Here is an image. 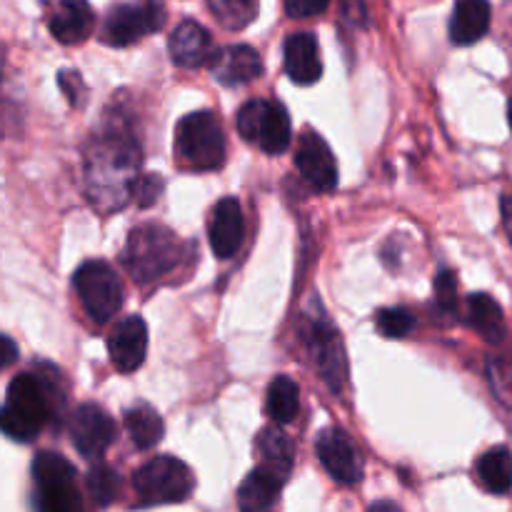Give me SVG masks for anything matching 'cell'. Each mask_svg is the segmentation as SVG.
I'll use <instances>...</instances> for the list:
<instances>
[{
  "instance_id": "obj_15",
  "label": "cell",
  "mask_w": 512,
  "mask_h": 512,
  "mask_svg": "<svg viewBox=\"0 0 512 512\" xmlns=\"http://www.w3.org/2000/svg\"><path fill=\"white\" fill-rule=\"evenodd\" d=\"M210 248H213L215 258L230 260L240 250L245 240V220L243 208L235 198H223L210 213Z\"/></svg>"
},
{
  "instance_id": "obj_38",
  "label": "cell",
  "mask_w": 512,
  "mask_h": 512,
  "mask_svg": "<svg viewBox=\"0 0 512 512\" xmlns=\"http://www.w3.org/2000/svg\"><path fill=\"white\" fill-rule=\"evenodd\" d=\"M368 512H403V510H400L393 500H378V503L370 505Z\"/></svg>"
},
{
  "instance_id": "obj_35",
  "label": "cell",
  "mask_w": 512,
  "mask_h": 512,
  "mask_svg": "<svg viewBox=\"0 0 512 512\" xmlns=\"http://www.w3.org/2000/svg\"><path fill=\"white\" fill-rule=\"evenodd\" d=\"M490 373H493V383L495 388H498V395H512V365L495 363L493 368H490Z\"/></svg>"
},
{
  "instance_id": "obj_25",
  "label": "cell",
  "mask_w": 512,
  "mask_h": 512,
  "mask_svg": "<svg viewBox=\"0 0 512 512\" xmlns=\"http://www.w3.org/2000/svg\"><path fill=\"white\" fill-rule=\"evenodd\" d=\"M125 430H128L135 448L150 450L153 445L160 443V438H163L165 433V425H163V418H160L150 405L140 403L125 413Z\"/></svg>"
},
{
  "instance_id": "obj_27",
  "label": "cell",
  "mask_w": 512,
  "mask_h": 512,
  "mask_svg": "<svg viewBox=\"0 0 512 512\" xmlns=\"http://www.w3.org/2000/svg\"><path fill=\"white\" fill-rule=\"evenodd\" d=\"M208 8L225 30H243L258 15V0H208Z\"/></svg>"
},
{
  "instance_id": "obj_10",
  "label": "cell",
  "mask_w": 512,
  "mask_h": 512,
  "mask_svg": "<svg viewBox=\"0 0 512 512\" xmlns=\"http://www.w3.org/2000/svg\"><path fill=\"white\" fill-rule=\"evenodd\" d=\"M70 440H73L75 450H78L83 458L95 460L103 458L105 450L113 445L115 440V423L103 408L93 403H85L70 415L68 423Z\"/></svg>"
},
{
  "instance_id": "obj_26",
  "label": "cell",
  "mask_w": 512,
  "mask_h": 512,
  "mask_svg": "<svg viewBox=\"0 0 512 512\" xmlns=\"http://www.w3.org/2000/svg\"><path fill=\"white\" fill-rule=\"evenodd\" d=\"M300 390L293 378L288 375H278L268 388V400H265V410L275 423H293L300 408Z\"/></svg>"
},
{
  "instance_id": "obj_21",
  "label": "cell",
  "mask_w": 512,
  "mask_h": 512,
  "mask_svg": "<svg viewBox=\"0 0 512 512\" xmlns=\"http://www.w3.org/2000/svg\"><path fill=\"white\" fill-rule=\"evenodd\" d=\"M285 485V480L280 475H275L273 470L258 468L243 480V485L238 488V510L240 512H265L278 498L280 488Z\"/></svg>"
},
{
  "instance_id": "obj_34",
  "label": "cell",
  "mask_w": 512,
  "mask_h": 512,
  "mask_svg": "<svg viewBox=\"0 0 512 512\" xmlns=\"http://www.w3.org/2000/svg\"><path fill=\"white\" fill-rule=\"evenodd\" d=\"M340 13L355 28H363L368 23V10H365V0H340Z\"/></svg>"
},
{
  "instance_id": "obj_11",
  "label": "cell",
  "mask_w": 512,
  "mask_h": 512,
  "mask_svg": "<svg viewBox=\"0 0 512 512\" xmlns=\"http://www.w3.org/2000/svg\"><path fill=\"white\" fill-rule=\"evenodd\" d=\"M295 168L300 170L305 183L318 193H330L338 185V165H335L333 150L325 143L323 135L305 130L295 150Z\"/></svg>"
},
{
  "instance_id": "obj_13",
  "label": "cell",
  "mask_w": 512,
  "mask_h": 512,
  "mask_svg": "<svg viewBox=\"0 0 512 512\" xmlns=\"http://www.w3.org/2000/svg\"><path fill=\"white\" fill-rule=\"evenodd\" d=\"M308 345L310 355L315 358V365H318L320 375L328 383V388L333 393H340L345 385V378H348V365H345V353L338 330L325 318L313 320V328L308 333Z\"/></svg>"
},
{
  "instance_id": "obj_23",
  "label": "cell",
  "mask_w": 512,
  "mask_h": 512,
  "mask_svg": "<svg viewBox=\"0 0 512 512\" xmlns=\"http://www.w3.org/2000/svg\"><path fill=\"white\" fill-rule=\"evenodd\" d=\"M475 478L488 493L508 495L512 490V453L503 445L490 448L475 463Z\"/></svg>"
},
{
  "instance_id": "obj_30",
  "label": "cell",
  "mask_w": 512,
  "mask_h": 512,
  "mask_svg": "<svg viewBox=\"0 0 512 512\" xmlns=\"http://www.w3.org/2000/svg\"><path fill=\"white\" fill-rule=\"evenodd\" d=\"M380 333L390 340L405 338V335L413 333L415 328V315L410 313L408 308H385L378 313V320H375Z\"/></svg>"
},
{
  "instance_id": "obj_24",
  "label": "cell",
  "mask_w": 512,
  "mask_h": 512,
  "mask_svg": "<svg viewBox=\"0 0 512 512\" xmlns=\"http://www.w3.org/2000/svg\"><path fill=\"white\" fill-rule=\"evenodd\" d=\"M255 450L260 455V465L273 470L283 480L290 478L293 470V443L280 428H265L255 438Z\"/></svg>"
},
{
  "instance_id": "obj_18",
  "label": "cell",
  "mask_w": 512,
  "mask_h": 512,
  "mask_svg": "<svg viewBox=\"0 0 512 512\" xmlns=\"http://www.w3.org/2000/svg\"><path fill=\"white\" fill-rule=\"evenodd\" d=\"M168 50L173 63L185 70L200 68V65L210 63L215 55L210 33L195 20H183L180 25H175L168 40Z\"/></svg>"
},
{
  "instance_id": "obj_31",
  "label": "cell",
  "mask_w": 512,
  "mask_h": 512,
  "mask_svg": "<svg viewBox=\"0 0 512 512\" xmlns=\"http://www.w3.org/2000/svg\"><path fill=\"white\" fill-rule=\"evenodd\" d=\"M160 190H163V180H160V175L155 173L140 175V180L135 183L133 198L138 200L140 208H150V205L155 203V198L160 195Z\"/></svg>"
},
{
  "instance_id": "obj_7",
  "label": "cell",
  "mask_w": 512,
  "mask_h": 512,
  "mask_svg": "<svg viewBox=\"0 0 512 512\" xmlns=\"http://www.w3.org/2000/svg\"><path fill=\"white\" fill-rule=\"evenodd\" d=\"M238 133L248 140L250 145H258L260 150L270 155H278L288 150L290 138H293V125L285 105L278 100H248L238 110Z\"/></svg>"
},
{
  "instance_id": "obj_37",
  "label": "cell",
  "mask_w": 512,
  "mask_h": 512,
  "mask_svg": "<svg viewBox=\"0 0 512 512\" xmlns=\"http://www.w3.org/2000/svg\"><path fill=\"white\" fill-rule=\"evenodd\" d=\"M18 358V350H15V343L10 338H3V365L8 368L10 363H15Z\"/></svg>"
},
{
  "instance_id": "obj_6",
  "label": "cell",
  "mask_w": 512,
  "mask_h": 512,
  "mask_svg": "<svg viewBox=\"0 0 512 512\" xmlns=\"http://www.w3.org/2000/svg\"><path fill=\"white\" fill-rule=\"evenodd\" d=\"M133 488L138 493L140 505H173L190 498L195 488V478L183 460L173 455H160L148 460L133 473Z\"/></svg>"
},
{
  "instance_id": "obj_9",
  "label": "cell",
  "mask_w": 512,
  "mask_h": 512,
  "mask_svg": "<svg viewBox=\"0 0 512 512\" xmlns=\"http://www.w3.org/2000/svg\"><path fill=\"white\" fill-rule=\"evenodd\" d=\"M165 23V3L163 0H135V3L115 5L105 18L100 38L103 43L125 48L135 40L155 33Z\"/></svg>"
},
{
  "instance_id": "obj_1",
  "label": "cell",
  "mask_w": 512,
  "mask_h": 512,
  "mask_svg": "<svg viewBox=\"0 0 512 512\" xmlns=\"http://www.w3.org/2000/svg\"><path fill=\"white\" fill-rule=\"evenodd\" d=\"M143 150L123 113L110 115L103 130L85 148V190L100 213L123 208L140 180Z\"/></svg>"
},
{
  "instance_id": "obj_36",
  "label": "cell",
  "mask_w": 512,
  "mask_h": 512,
  "mask_svg": "<svg viewBox=\"0 0 512 512\" xmlns=\"http://www.w3.org/2000/svg\"><path fill=\"white\" fill-rule=\"evenodd\" d=\"M500 210H503V228L508 233V240L512 243V195H505L503 203H500Z\"/></svg>"
},
{
  "instance_id": "obj_4",
  "label": "cell",
  "mask_w": 512,
  "mask_h": 512,
  "mask_svg": "<svg viewBox=\"0 0 512 512\" xmlns=\"http://www.w3.org/2000/svg\"><path fill=\"white\" fill-rule=\"evenodd\" d=\"M175 158L188 170H218L225 163V130L213 110L185 115L175 128Z\"/></svg>"
},
{
  "instance_id": "obj_29",
  "label": "cell",
  "mask_w": 512,
  "mask_h": 512,
  "mask_svg": "<svg viewBox=\"0 0 512 512\" xmlns=\"http://www.w3.org/2000/svg\"><path fill=\"white\" fill-rule=\"evenodd\" d=\"M435 315L443 320H450L458 315V280L453 270L443 268L435 275Z\"/></svg>"
},
{
  "instance_id": "obj_17",
  "label": "cell",
  "mask_w": 512,
  "mask_h": 512,
  "mask_svg": "<svg viewBox=\"0 0 512 512\" xmlns=\"http://www.w3.org/2000/svg\"><path fill=\"white\" fill-rule=\"evenodd\" d=\"M210 73L218 83L228 85H245L250 80L263 75V60H260L258 50L250 45H228L220 48L210 60Z\"/></svg>"
},
{
  "instance_id": "obj_39",
  "label": "cell",
  "mask_w": 512,
  "mask_h": 512,
  "mask_svg": "<svg viewBox=\"0 0 512 512\" xmlns=\"http://www.w3.org/2000/svg\"><path fill=\"white\" fill-rule=\"evenodd\" d=\"M508 118H510V128H512V100H510V108H508Z\"/></svg>"
},
{
  "instance_id": "obj_19",
  "label": "cell",
  "mask_w": 512,
  "mask_h": 512,
  "mask_svg": "<svg viewBox=\"0 0 512 512\" xmlns=\"http://www.w3.org/2000/svg\"><path fill=\"white\" fill-rule=\"evenodd\" d=\"M285 73L295 85H313L323 75L318 40L313 33H293L285 40Z\"/></svg>"
},
{
  "instance_id": "obj_5",
  "label": "cell",
  "mask_w": 512,
  "mask_h": 512,
  "mask_svg": "<svg viewBox=\"0 0 512 512\" xmlns=\"http://www.w3.org/2000/svg\"><path fill=\"white\" fill-rule=\"evenodd\" d=\"M33 485L38 512H85L75 468L58 453L35 455Z\"/></svg>"
},
{
  "instance_id": "obj_22",
  "label": "cell",
  "mask_w": 512,
  "mask_h": 512,
  "mask_svg": "<svg viewBox=\"0 0 512 512\" xmlns=\"http://www.w3.org/2000/svg\"><path fill=\"white\" fill-rule=\"evenodd\" d=\"M468 325L493 345H500L508 335L503 308L488 293H473L468 298Z\"/></svg>"
},
{
  "instance_id": "obj_20",
  "label": "cell",
  "mask_w": 512,
  "mask_h": 512,
  "mask_svg": "<svg viewBox=\"0 0 512 512\" xmlns=\"http://www.w3.org/2000/svg\"><path fill=\"white\" fill-rule=\"evenodd\" d=\"M488 0H455L453 18H450V40L455 45H473L490 28Z\"/></svg>"
},
{
  "instance_id": "obj_28",
  "label": "cell",
  "mask_w": 512,
  "mask_h": 512,
  "mask_svg": "<svg viewBox=\"0 0 512 512\" xmlns=\"http://www.w3.org/2000/svg\"><path fill=\"white\" fill-rule=\"evenodd\" d=\"M85 488H88V495L93 498L95 505L108 508L110 503H115L120 493V475L110 465L98 463L85 475Z\"/></svg>"
},
{
  "instance_id": "obj_33",
  "label": "cell",
  "mask_w": 512,
  "mask_h": 512,
  "mask_svg": "<svg viewBox=\"0 0 512 512\" xmlns=\"http://www.w3.org/2000/svg\"><path fill=\"white\" fill-rule=\"evenodd\" d=\"M58 83H60V88H63V93L68 95L70 103L73 105L85 103V85H83V80H80L78 73H73V70H65V73L58 75Z\"/></svg>"
},
{
  "instance_id": "obj_16",
  "label": "cell",
  "mask_w": 512,
  "mask_h": 512,
  "mask_svg": "<svg viewBox=\"0 0 512 512\" xmlns=\"http://www.w3.org/2000/svg\"><path fill=\"white\" fill-rule=\"evenodd\" d=\"M48 28L58 43L78 45L93 33L95 13L88 0H55L48 13Z\"/></svg>"
},
{
  "instance_id": "obj_8",
  "label": "cell",
  "mask_w": 512,
  "mask_h": 512,
  "mask_svg": "<svg viewBox=\"0 0 512 512\" xmlns=\"http://www.w3.org/2000/svg\"><path fill=\"white\" fill-rule=\"evenodd\" d=\"M73 283L85 313L95 323L103 325L118 315L120 305H123V285H120L118 273L108 263L88 260V263H83L75 270Z\"/></svg>"
},
{
  "instance_id": "obj_32",
  "label": "cell",
  "mask_w": 512,
  "mask_h": 512,
  "mask_svg": "<svg viewBox=\"0 0 512 512\" xmlns=\"http://www.w3.org/2000/svg\"><path fill=\"white\" fill-rule=\"evenodd\" d=\"M330 5V0H285V13L290 18H313V15L325 13Z\"/></svg>"
},
{
  "instance_id": "obj_12",
  "label": "cell",
  "mask_w": 512,
  "mask_h": 512,
  "mask_svg": "<svg viewBox=\"0 0 512 512\" xmlns=\"http://www.w3.org/2000/svg\"><path fill=\"white\" fill-rule=\"evenodd\" d=\"M315 450H318L320 463L333 480L343 485H355L363 480V460H360V453L355 450L348 433H343L340 428H325L318 435Z\"/></svg>"
},
{
  "instance_id": "obj_14",
  "label": "cell",
  "mask_w": 512,
  "mask_h": 512,
  "mask_svg": "<svg viewBox=\"0 0 512 512\" xmlns=\"http://www.w3.org/2000/svg\"><path fill=\"white\" fill-rule=\"evenodd\" d=\"M108 353L118 373H135L148 353V325L140 315H128L113 328L108 338Z\"/></svg>"
},
{
  "instance_id": "obj_3",
  "label": "cell",
  "mask_w": 512,
  "mask_h": 512,
  "mask_svg": "<svg viewBox=\"0 0 512 512\" xmlns=\"http://www.w3.org/2000/svg\"><path fill=\"white\" fill-rule=\"evenodd\" d=\"M180 253V240L163 225L150 223L130 230L120 260L135 283L148 285L165 278L180 263Z\"/></svg>"
},
{
  "instance_id": "obj_2",
  "label": "cell",
  "mask_w": 512,
  "mask_h": 512,
  "mask_svg": "<svg viewBox=\"0 0 512 512\" xmlns=\"http://www.w3.org/2000/svg\"><path fill=\"white\" fill-rule=\"evenodd\" d=\"M48 365H38L35 373L15 375L5 393L3 413H0V428L10 440L28 443L45 425L53 420L55 410L63 405L60 395V375Z\"/></svg>"
}]
</instances>
